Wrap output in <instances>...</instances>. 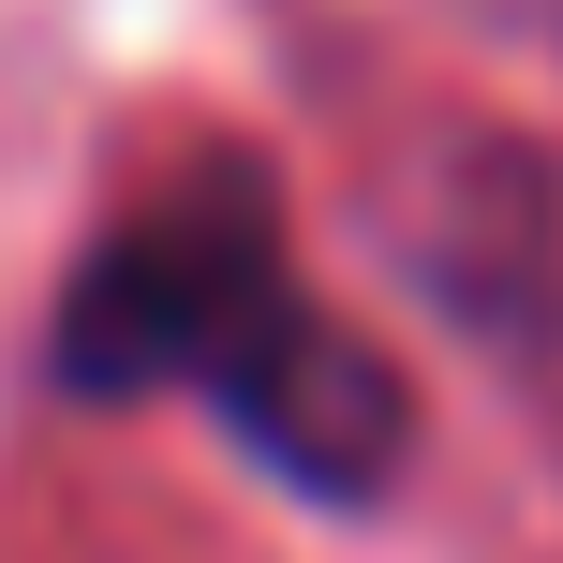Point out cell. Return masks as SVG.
<instances>
[{"label": "cell", "instance_id": "1", "mask_svg": "<svg viewBox=\"0 0 563 563\" xmlns=\"http://www.w3.org/2000/svg\"><path fill=\"white\" fill-rule=\"evenodd\" d=\"M45 386L59 400L178 386L297 505H371L400 475V371L341 311L297 297V253H282V208L253 164H208L164 208H134L119 238H89L45 327Z\"/></svg>", "mask_w": 563, "mask_h": 563}]
</instances>
